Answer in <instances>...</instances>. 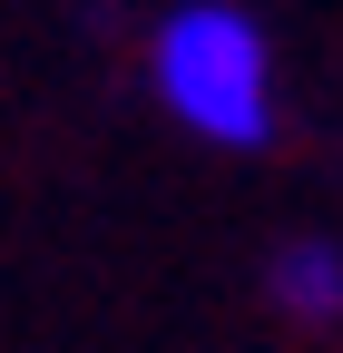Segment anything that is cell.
Here are the masks:
<instances>
[{
  "label": "cell",
  "mask_w": 343,
  "mask_h": 353,
  "mask_svg": "<svg viewBox=\"0 0 343 353\" xmlns=\"http://www.w3.org/2000/svg\"><path fill=\"white\" fill-rule=\"evenodd\" d=\"M147 79L206 148H265L275 138V50H265V30L236 0L167 10L157 50H147Z\"/></svg>",
  "instance_id": "1"
},
{
  "label": "cell",
  "mask_w": 343,
  "mask_h": 353,
  "mask_svg": "<svg viewBox=\"0 0 343 353\" xmlns=\"http://www.w3.org/2000/svg\"><path fill=\"white\" fill-rule=\"evenodd\" d=\"M275 304L284 314H304V324H333L343 314V245H324V236H294L284 255H275Z\"/></svg>",
  "instance_id": "2"
}]
</instances>
